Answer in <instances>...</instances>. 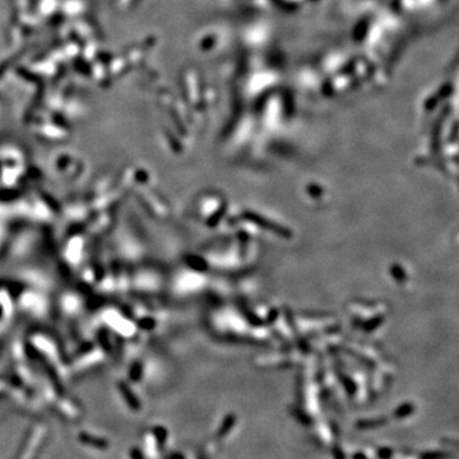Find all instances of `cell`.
Instances as JSON below:
<instances>
[{
  "label": "cell",
  "instance_id": "obj_6",
  "mask_svg": "<svg viewBox=\"0 0 459 459\" xmlns=\"http://www.w3.org/2000/svg\"><path fill=\"white\" fill-rule=\"evenodd\" d=\"M354 458H355V459H366V457L364 456V454H362V453H357L356 456L354 457Z\"/></svg>",
  "mask_w": 459,
  "mask_h": 459
},
{
  "label": "cell",
  "instance_id": "obj_2",
  "mask_svg": "<svg viewBox=\"0 0 459 459\" xmlns=\"http://www.w3.org/2000/svg\"><path fill=\"white\" fill-rule=\"evenodd\" d=\"M451 457V454L445 452H426L421 454V459H448Z\"/></svg>",
  "mask_w": 459,
  "mask_h": 459
},
{
  "label": "cell",
  "instance_id": "obj_1",
  "mask_svg": "<svg viewBox=\"0 0 459 459\" xmlns=\"http://www.w3.org/2000/svg\"><path fill=\"white\" fill-rule=\"evenodd\" d=\"M414 411H415L414 406L408 405L407 403V405L401 406V407L396 411L394 416H396L397 419H405V417H407V416H410V415L414 414Z\"/></svg>",
  "mask_w": 459,
  "mask_h": 459
},
{
  "label": "cell",
  "instance_id": "obj_5",
  "mask_svg": "<svg viewBox=\"0 0 459 459\" xmlns=\"http://www.w3.org/2000/svg\"><path fill=\"white\" fill-rule=\"evenodd\" d=\"M392 453L393 452L389 448H382L378 451V456H379L380 459H389L392 457Z\"/></svg>",
  "mask_w": 459,
  "mask_h": 459
},
{
  "label": "cell",
  "instance_id": "obj_4",
  "mask_svg": "<svg viewBox=\"0 0 459 459\" xmlns=\"http://www.w3.org/2000/svg\"><path fill=\"white\" fill-rule=\"evenodd\" d=\"M383 424H385V420H374V421L360 422L359 426L362 429H369V428H377V426L383 425Z\"/></svg>",
  "mask_w": 459,
  "mask_h": 459
},
{
  "label": "cell",
  "instance_id": "obj_3",
  "mask_svg": "<svg viewBox=\"0 0 459 459\" xmlns=\"http://www.w3.org/2000/svg\"><path fill=\"white\" fill-rule=\"evenodd\" d=\"M235 422H236V417H234V416L226 417L225 421H223V424H222V426H221V430H220V433H218V435H220V437L226 435L228 431L231 430V428L234 426Z\"/></svg>",
  "mask_w": 459,
  "mask_h": 459
}]
</instances>
